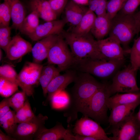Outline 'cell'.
<instances>
[{"label":"cell","instance_id":"obj_11","mask_svg":"<svg viewBox=\"0 0 140 140\" xmlns=\"http://www.w3.org/2000/svg\"><path fill=\"white\" fill-rule=\"evenodd\" d=\"M43 66L35 62H27L18 74L20 80L26 95L30 96L33 93V86L39 83Z\"/></svg>","mask_w":140,"mask_h":140},{"label":"cell","instance_id":"obj_18","mask_svg":"<svg viewBox=\"0 0 140 140\" xmlns=\"http://www.w3.org/2000/svg\"><path fill=\"white\" fill-rule=\"evenodd\" d=\"M29 5L32 11L35 12L46 22L56 20L57 16L47 0H30Z\"/></svg>","mask_w":140,"mask_h":140},{"label":"cell","instance_id":"obj_35","mask_svg":"<svg viewBox=\"0 0 140 140\" xmlns=\"http://www.w3.org/2000/svg\"><path fill=\"white\" fill-rule=\"evenodd\" d=\"M11 19L10 10L7 3L5 1L0 4V27L9 26Z\"/></svg>","mask_w":140,"mask_h":140},{"label":"cell","instance_id":"obj_26","mask_svg":"<svg viewBox=\"0 0 140 140\" xmlns=\"http://www.w3.org/2000/svg\"><path fill=\"white\" fill-rule=\"evenodd\" d=\"M39 17L32 11L25 18L19 30L22 33L28 36L32 33L39 24Z\"/></svg>","mask_w":140,"mask_h":140},{"label":"cell","instance_id":"obj_22","mask_svg":"<svg viewBox=\"0 0 140 140\" xmlns=\"http://www.w3.org/2000/svg\"><path fill=\"white\" fill-rule=\"evenodd\" d=\"M67 129L61 123L58 122L50 129L45 127L42 130L34 139L36 140H59L64 139Z\"/></svg>","mask_w":140,"mask_h":140},{"label":"cell","instance_id":"obj_12","mask_svg":"<svg viewBox=\"0 0 140 140\" xmlns=\"http://www.w3.org/2000/svg\"><path fill=\"white\" fill-rule=\"evenodd\" d=\"M97 43L100 52L106 58L124 60L125 52L119 42L114 38L109 36L97 40Z\"/></svg>","mask_w":140,"mask_h":140},{"label":"cell","instance_id":"obj_24","mask_svg":"<svg viewBox=\"0 0 140 140\" xmlns=\"http://www.w3.org/2000/svg\"><path fill=\"white\" fill-rule=\"evenodd\" d=\"M96 17L95 12L89 9L79 23L73 27L71 32L80 35L90 33Z\"/></svg>","mask_w":140,"mask_h":140},{"label":"cell","instance_id":"obj_48","mask_svg":"<svg viewBox=\"0 0 140 140\" xmlns=\"http://www.w3.org/2000/svg\"><path fill=\"white\" fill-rule=\"evenodd\" d=\"M0 60H1L2 58V51L1 49H0Z\"/></svg>","mask_w":140,"mask_h":140},{"label":"cell","instance_id":"obj_8","mask_svg":"<svg viewBox=\"0 0 140 140\" xmlns=\"http://www.w3.org/2000/svg\"><path fill=\"white\" fill-rule=\"evenodd\" d=\"M48 117L39 114L26 122L17 125L12 137L16 139L31 140L34 139L45 127Z\"/></svg>","mask_w":140,"mask_h":140},{"label":"cell","instance_id":"obj_19","mask_svg":"<svg viewBox=\"0 0 140 140\" xmlns=\"http://www.w3.org/2000/svg\"><path fill=\"white\" fill-rule=\"evenodd\" d=\"M88 9V8L79 4L72 0L68 1L64 9L67 22L75 26Z\"/></svg>","mask_w":140,"mask_h":140},{"label":"cell","instance_id":"obj_2","mask_svg":"<svg viewBox=\"0 0 140 140\" xmlns=\"http://www.w3.org/2000/svg\"><path fill=\"white\" fill-rule=\"evenodd\" d=\"M109 34L119 42L126 53H129V45L136 34L133 15L118 12L111 20Z\"/></svg>","mask_w":140,"mask_h":140},{"label":"cell","instance_id":"obj_23","mask_svg":"<svg viewBox=\"0 0 140 140\" xmlns=\"http://www.w3.org/2000/svg\"><path fill=\"white\" fill-rule=\"evenodd\" d=\"M139 100L140 93L135 92L122 94L117 93L108 98L107 105L108 109H111L116 106L132 103Z\"/></svg>","mask_w":140,"mask_h":140},{"label":"cell","instance_id":"obj_10","mask_svg":"<svg viewBox=\"0 0 140 140\" xmlns=\"http://www.w3.org/2000/svg\"><path fill=\"white\" fill-rule=\"evenodd\" d=\"M73 132L75 134L93 137L97 140H111L99 123L87 116L76 121Z\"/></svg>","mask_w":140,"mask_h":140},{"label":"cell","instance_id":"obj_45","mask_svg":"<svg viewBox=\"0 0 140 140\" xmlns=\"http://www.w3.org/2000/svg\"><path fill=\"white\" fill-rule=\"evenodd\" d=\"M75 3L82 5H88L89 0H72Z\"/></svg>","mask_w":140,"mask_h":140},{"label":"cell","instance_id":"obj_49","mask_svg":"<svg viewBox=\"0 0 140 140\" xmlns=\"http://www.w3.org/2000/svg\"><path fill=\"white\" fill-rule=\"evenodd\" d=\"M139 68L140 69V67H139Z\"/></svg>","mask_w":140,"mask_h":140},{"label":"cell","instance_id":"obj_7","mask_svg":"<svg viewBox=\"0 0 140 140\" xmlns=\"http://www.w3.org/2000/svg\"><path fill=\"white\" fill-rule=\"evenodd\" d=\"M68 45L61 34L51 48L47 58L49 64L57 65L60 71L66 70L75 64V59Z\"/></svg>","mask_w":140,"mask_h":140},{"label":"cell","instance_id":"obj_27","mask_svg":"<svg viewBox=\"0 0 140 140\" xmlns=\"http://www.w3.org/2000/svg\"><path fill=\"white\" fill-rule=\"evenodd\" d=\"M16 112L10 110L0 117V125L9 136L12 137L17 125L15 120Z\"/></svg>","mask_w":140,"mask_h":140},{"label":"cell","instance_id":"obj_4","mask_svg":"<svg viewBox=\"0 0 140 140\" xmlns=\"http://www.w3.org/2000/svg\"><path fill=\"white\" fill-rule=\"evenodd\" d=\"M108 86L103 83L94 94L82 113L83 116L92 118L99 123H103L107 120L108 109L107 101L111 95Z\"/></svg>","mask_w":140,"mask_h":140},{"label":"cell","instance_id":"obj_30","mask_svg":"<svg viewBox=\"0 0 140 140\" xmlns=\"http://www.w3.org/2000/svg\"><path fill=\"white\" fill-rule=\"evenodd\" d=\"M35 116L28 100H26L23 106L16 112L15 120L16 123L19 124L28 121Z\"/></svg>","mask_w":140,"mask_h":140},{"label":"cell","instance_id":"obj_20","mask_svg":"<svg viewBox=\"0 0 140 140\" xmlns=\"http://www.w3.org/2000/svg\"><path fill=\"white\" fill-rule=\"evenodd\" d=\"M111 20L106 13L96 16L90 32L97 40L104 39L109 34L111 27Z\"/></svg>","mask_w":140,"mask_h":140},{"label":"cell","instance_id":"obj_9","mask_svg":"<svg viewBox=\"0 0 140 140\" xmlns=\"http://www.w3.org/2000/svg\"><path fill=\"white\" fill-rule=\"evenodd\" d=\"M111 140H133L137 139L140 126L134 114L123 121L111 125Z\"/></svg>","mask_w":140,"mask_h":140},{"label":"cell","instance_id":"obj_43","mask_svg":"<svg viewBox=\"0 0 140 140\" xmlns=\"http://www.w3.org/2000/svg\"><path fill=\"white\" fill-rule=\"evenodd\" d=\"M99 0H89L88 8L94 12L97 6Z\"/></svg>","mask_w":140,"mask_h":140},{"label":"cell","instance_id":"obj_16","mask_svg":"<svg viewBox=\"0 0 140 140\" xmlns=\"http://www.w3.org/2000/svg\"><path fill=\"white\" fill-rule=\"evenodd\" d=\"M60 34L51 35L37 41L31 51L34 62L39 64L47 58L51 48Z\"/></svg>","mask_w":140,"mask_h":140},{"label":"cell","instance_id":"obj_42","mask_svg":"<svg viewBox=\"0 0 140 140\" xmlns=\"http://www.w3.org/2000/svg\"><path fill=\"white\" fill-rule=\"evenodd\" d=\"M73 140H97V139L96 138L93 137L75 134L74 136Z\"/></svg>","mask_w":140,"mask_h":140},{"label":"cell","instance_id":"obj_34","mask_svg":"<svg viewBox=\"0 0 140 140\" xmlns=\"http://www.w3.org/2000/svg\"><path fill=\"white\" fill-rule=\"evenodd\" d=\"M26 95V93L23 91L17 93L9 98L10 107L16 112L23 106Z\"/></svg>","mask_w":140,"mask_h":140},{"label":"cell","instance_id":"obj_25","mask_svg":"<svg viewBox=\"0 0 140 140\" xmlns=\"http://www.w3.org/2000/svg\"><path fill=\"white\" fill-rule=\"evenodd\" d=\"M60 71L52 64L43 67L39 79L44 96L47 95V88L51 81L56 76L60 74Z\"/></svg>","mask_w":140,"mask_h":140},{"label":"cell","instance_id":"obj_14","mask_svg":"<svg viewBox=\"0 0 140 140\" xmlns=\"http://www.w3.org/2000/svg\"><path fill=\"white\" fill-rule=\"evenodd\" d=\"M32 48L30 42L16 35L12 38L7 48L6 56L10 60H16L31 52Z\"/></svg>","mask_w":140,"mask_h":140},{"label":"cell","instance_id":"obj_6","mask_svg":"<svg viewBox=\"0 0 140 140\" xmlns=\"http://www.w3.org/2000/svg\"><path fill=\"white\" fill-rule=\"evenodd\" d=\"M136 72L131 64L117 71L113 78L111 84L108 86L111 95L119 92L129 93L139 91V89L135 76Z\"/></svg>","mask_w":140,"mask_h":140},{"label":"cell","instance_id":"obj_33","mask_svg":"<svg viewBox=\"0 0 140 140\" xmlns=\"http://www.w3.org/2000/svg\"><path fill=\"white\" fill-rule=\"evenodd\" d=\"M127 0H110L108 1L106 14L111 19L120 10Z\"/></svg>","mask_w":140,"mask_h":140},{"label":"cell","instance_id":"obj_40","mask_svg":"<svg viewBox=\"0 0 140 140\" xmlns=\"http://www.w3.org/2000/svg\"><path fill=\"white\" fill-rule=\"evenodd\" d=\"M107 0H99L97 6L94 12L96 16L106 14Z\"/></svg>","mask_w":140,"mask_h":140},{"label":"cell","instance_id":"obj_1","mask_svg":"<svg viewBox=\"0 0 140 140\" xmlns=\"http://www.w3.org/2000/svg\"><path fill=\"white\" fill-rule=\"evenodd\" d=\"M61 35L70 47L75 62L86 59H102L105 58L100 52L97 40L91 33L83 35L63 31Z\"/></svg>","mask_w":140,"mask_h":140},{"label":"cell","instance_id":"obj_28","mask_svg":"<svg viewBox=\"0 0 140 140\" xmlns=\"http://www.w3.org/2000/svg\"><path fill=\"white\" fill-rule=\"evenodd\" d=\"M50 101L53 109L58 110H64L69 104V95L64 90L60 91L54 95Z\"/></svg>","mask_w":140,"mask_h":140},{"label":"cell","instance_id":"obj_17","mask_svg":"<svg viewBox=\"0 0 140 140\" xmlns=\"http://www.w3.org/2000/svg\"><path fill=\"white\" fill-rule=\"evenodd\" d=\"M140 104V100L129 104L118 105L111 109L108 119L110 125L116 124L134 114L135 109Z\"/></svg>","mask_w":140,"mask_h":140},{"label":"cell","instance_id":"obj_41","mask_svg":"<svg viewBox=\"0 0 140 140\" xmlns=\"http://www.w3.org/2000/svg\"><path fill=\"white\" fill-rule=\"evenodd\" d=\"M136 34L140 32V9L137 12L133 14Z\"/></svg>","mask_w":140,"mask_h":140},{"label":"cell","instance_id":"obj_44","mask_svg":"<svg viewBox=\"0 0 140 140\" xmlns=\"http://www.w3.org/2000/svg\"><path fill=\"white\" fill-rule=\"evenodd\" d=\"M15 138L6 135L0 130V140H15Z\"/></svg>","mask_w":140,"mask_h":140},{"label":"cell","instance_id":"obj_21","mask_svg":"<svg viewBox=\"0 0 140 140\" xmlns=\"http://www.w3.org/2000/svg\"><path fill=\"white\" fill-rule=\"evenodd\" d=\"M8 4L11 14L12 27L19 30L25 17V8L19 0H4Z\"/></svg>","mask_w":140,"mask_h":140},{"label":"cell","instance_id":"obj_39","mask_svg":"<svg viewBox=\"0 0 140 140\" xmlns=\"http://www.w3.org/2000/svg\"><path fill=\"white\" fill-rule=\"evenodd\" d=\"M9 98L4 99L0 103V117H2L11 109Z\"/></svg>","mask_w":140,"mask_h":140},{"label":"cell","instance_id":"obj_38","mask_svg":"<svg viewBox=\"0 0 140 140\" xmlns=\"http://www.w3.org/2000/svg\"><path fill=\"white\" fill-rule=\"evenodd\" d=\"M50 5L57 16L61 14L68 2V0H48Z\"/></svg>","mask_w":140,"mask_h":140},{"label":"cell","instance_id":"obj_36","mask_svg":"<svg viewBox=\"0 0 140 140\" xmlns=\"http://www.w3.org/2000/svg\"><path fill=\"white\" fill-rule=\"evenodd\" d=\"M11 28L9 26L0 27V47L5 53L12 38L10 36Z\"/></svg>","mask_w":140,"mask_h":140},{"label":"cell","instance_id":"obj_29","mask_svg":"<svg viewBox=\"0 0 140 140\" xmlns=\"http://www.w3.org/2000/svg\"><path fill=\"white\" fill-rule=\"evenodd\" d=\"M0 77L14 83L24 91V87L20 81L17 74L13 68L8 65H5L0 67Z\"/></svg>","mask_w":140,"mask_h":140},{"label":"cell","instance_id":"obj_5","mask_svg":"<svg viewBox=\"0 0 140 140\" xmlns=\"http://www.w3.org/2000/svg\"><path fill=\"white\" fill-rule=\"evenodd\" d=\"M71 95L79 102L89 101L96 92L103 85L92 75L82 72L75 81Z\"/></svg>","mask_w":140,"mask_h":140},{"label":"cell","instance_id":"obj_3","mask_svg":"<svg viewBox=\"0 0 140 140\" xmlns=\"http://www.w3.org/2000/svg\"><path fill=\"white\" fill-rule=\"evenodd\" d=\"M124 60L104 59L86 58L76 61L79 69L101 78H108L116 73Z\"/></svg>","mask_w":140,"mask_h":140},{"label":"cell","instance_id":"obj_37","mask_svg":"<svg viewBox=\"0 0 140 140\" xmlns=\"http://www.w3.org/2000/svg\"><path fill=\"white\" fill-rule=\"evenodd\" d=\"M140 5V0H127L118 12L126 15H133Z\"/></svg>","mask_w":140,"mask_h":140},{"label":"cell","instance_id":"obj_47","mask_svg":"<svg viewBox=\"0 0 140 140\" xmlns=\"http://www.w3.org/2000/svg\"><path fill=\"white\" fill-rule=\"evenodd\" d=\"M137 140H140V131L137 139Z\"/></svg>","mask_w":140,"mask_h":140},{"label":"cell","instance_id":"obj_46","mask_svg":"<svg viewBox=\"0 0 140 140\" xmlns=\"http://www.w3.org/2000/svg\"><path fill=\"white\" fill-rule=\"evenodd\" d=\"M135 117L138 124L140 126V108Z\"/></svg>","mask_w":140,"mask_h":140},{"label":"cell","instance_id":"obj_32","mask_svg":"<svg viewBox=\"0 0 140 140\" xmlns=\"http://www.w3.org/2000/svg\"><path fill=\"white\" fill-rule=\"evenodd\" d=\"M18 86L4 78H0V94L3 97H9L18 89Z\"/></svg>","mask_w":140,"mask_h":140},{"label":"cell","instance_id":"obj_13","mask_svg":"<svg viewBox=\"0 0 140 140\" xmlns=\"http://www.w3.org/2000/svg\"><path fill=\"white\" fill-rule=\"evenodd\" d=\"M66 22L65 19L46 22L39 24L28 37L32 41H37L51 35L60 34Z\"/></svg>","mask_w":140,"mask_h":140},{"label":"cell","instance_id":"obj_31","mask_svg":"<svg viewBox=\"0 0 140 140\" xmlns=\"http://www.w3.org/2000/svg\"><path fill=\"white\" fill-rule=\"evenodd\" d=\"M129 53L130 64L136 72L140 67V36L134 40Z\"/></svg>","mask_w":140,"mask_h":140},{"label":"cell","instance_id":"obj_15","mask_svg":"<svg viewBox=\"0 0 140 140\" xmlns=\"http://www.w3.org/2000/svg\"><path fill=\"white\" fill-rule=\"evenodd\" d=\"M76 78L74 72L68 71L60 74L55 77L50 82L47 88V97L45 104L50 101L54 95L57 92L64 90L71 83L75 81Z\"/></svg>","mask_w":140,"mask_h":140}]
</instances>
